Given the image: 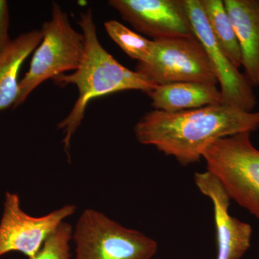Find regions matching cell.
Segmentation results:
<instances>
[{
	"mask_svg": "<svg viewBox=\"0 0 259 259\" xmlns=\"http://www.w3.org/2000/svg\"><path fill=\"white\" fill-rule=\"evenodd\" d=\"M259 128V111L219 104L183 111L154 110L135 126L140 144L153 146L183 166L199 161L218 140Z\"/></svg>",
	"mask_w": 259,
	"mask_h": 259,
	"instance_id": "cell-1",
	"label": "cell"
},
{
	"mask_svg": "<svg viewBox=\"0 0 259 259\" xmlns=\"http://www.w3.org/2000/svg\"><path fill=\"white\" fill-rule=\"evenodd\" d=\"M77 23L84 37V52L81 64L74 72L61 74L53 79L59 86L74 85L79 92L71 112L58 125L64 132L63 143L69 160L71 139L93 99L125 90H141L146 93L157 87L137 71L122 66L102 47L97 36L93 10L80 13Z\"/></svg>",
	"mask_w": 259,
	"mask_h": 259,
	"instance_id": "cell-2",
	"label": "cell"
},
{
	"mask_svg": "<svg viewBox=\"0 0 259 259\" xmlns=\"http://www.w3.org/2000/svg\"><path fill=\"white\" fill-rule=\"evenodd\" d=\"M42 40L30 62V69L19 83L14 107H18L44 81L78 69L84 52V37L70 23L60 5L52 3L51 19L42 24Z\"/></svg>",
	"mask_w": 259,
	"mask_h": 259,
	"instance_id": "cell-3",
	"label": "cell"
},
{
	"mask_svg": "<svg viewBox=\"0 0 259 259\" xmlns=\"http://www.w3.org/2000/svg\"><path fill=\"white\" fill-rule=\"evenodd\" d=\"M202 158L230 198L259 219V150L252 144L250 133L218 140Z\"/></svg>",
	"mask_w": 259,
	"mask_h": 259,
	"instance_id": "cell-4",
	"label": "cell"
},
{
	"mask_svg": "<svg viewBox=\"0 0 259 259\" xmlns=\"http://www.w3.org/2000/svg\"><path fill=\"white\" fill-rule=\"evenodd\" d=\"M72 239L75 259H151L158 249L152 238L93 209L81 213Z\"/></svg>",
	"mask_w": 259,
	"mask_h": 259,
	"instance_id": "cell-5",
	"label": "cell"
},
{
	"mask_svg": "<svg viewBox=\"0 0 259 259\" xmlns=\"http://www.w3.org/2000/svg\"><path fill=\"white\" fill-rule=\"evenodd\" d=\"M154 53L147 63H138L136 71L156 85L196 82L216 85L215 71L195 36L154 40Z\"/></svg>",
	"mask_w": 259,
	"mask_h": 259,
	"instance_id": "cell-6",
	"label": "cell"
},
{
	"mask_svg": "<svg viewBox=\"0 0 259 259\" xmlns=\"http://www.w3.org/2000/svg\"><path fill=\"white\" fill-rule=\"evenodd\" d=\"M76 209L74 204H66L47 215L32 217L21 209L18 194L7 192L0 221V257L20 252L28 259L33 258L49 237Z\"/></svg>",
	"mask_w": 259,
	"mask_h": 259,
	"instance_id": "cell-7",
	"label": "cell"
},
{
	"mask_svg": "<svg viewBox=\"0 0 259 259\" xmlns=\"http://www.w3.org/2000/svg\"><path fill=\"white\" fill-rule=\"evenodd\" d=\"M182 3L194 36L202 44L215 71L222 104L253 112L257 103L253 87L218 44L200 0H182Z\"/></svg>",
	"mask_w": 259,
	"mask_h": 259,
	"instance_id": "cell-8",
	"label": "cell"
},
{
	"mask_svg": "<svg viewBox=\"0 0 259 259\" xmlns=\"http://www.w3.org/2000/svg\"><path fill=\"white\" fill-rule=\"evenodd\" d=\"M108 5L153 40L194 36L182 0H110Z\"/></svg>",
	"mask_w": 259,
	"mask_h": 259,
	"instance_id": "cell-9",
	"label": "cell"
},
{
	"mask_svg": "<svg viewBox=\"0 0 259 259\" xmlns=\"http://www.w3.org/2000/svg\"><path fill=\"white\" fill-rule=\"evenodd\" d=\"M194 182L201 193L212 201L217 232V259H240L250 246L252 228L228 212L231 198L210 172H197Z\"/></svg>",
	"mask_w": 259,
	"mask_h": 259,
	"instance_id": "cell-10",
	"label": "cell"
},
{
	"mask_svg": "<svg viewBox=\"0 0 259 259\" xmlns=\"http://www.w3.org/2000/svg\"><path fill=\"white\" fill-rule=\"evenodd\" d=\"M236 32L241 54V66L252 87L259 86V1L224 0Z\"/></svg>",
	"mask_w": 259,
	"mask_h": 259,
	"instance_id": "cell-11",
	"label": "cell"
},
{
	"mask_svg": "<svg viewBox=\"0 0 259 259\" xmlns=\"http://www.w3.org/2000/svg\"><path fill=\"white\" fill-rule=\"evenodd\" d=\"M151 106L156 110L175 112L222 104L216 85L196 82H177L158 85L146 93Z\"/></svg>",
	"mask_w": 259,
	"mask_h": 259,
	"instance_id": "cell-12",
	"label": "cell"
},
{
	"mask_svg": "<svg viewBox=\"0 0 259 259\" xmlns=\"http://www.w3.org/2000/svg\"><path fill=\"white\" fill-rule=\"evenodd\" d=\"M42 40L41 29L24 32L0 52V112L14 106L19 94L20 68Z\"/></svg>",
	"mask_w": 259,
	"mask_h": 259,
	"instance_id": "cell-13",
	"label": "cell"
},
{
	"mask_svg": "<svg viewBox=\"0 0 259 259\" xmlns=\"http://www.w3.org/2000/svg\"><path fill=\"white\" fill-rule=\"evenodd\" d=\"M213 35L225 54L237 68L241 66V54L236 32L222 0H200Z\"/></svg>",
	"mask_w": 259,
	"mask_h": 259,
	"instance_id": "cell-14",
	"label": "cell"
},
{
	"mask_svg": "<svg viewBox=\"0 0 259 259\" xmlns=\"http://www.w3.org/2000/svg\"><path fill=\"white\" fill-rule=\"evenodd\" d=\"M105 28L110 38L138 63H147L152 57L154 40H148L115 20L105 22Z\"/></svg>",
	"mask_w": 259,
	"mask_h": 259,
	"instance_id": "cell-15",
	"label": "cell"
},
{
	"mask_svg": "<svg viewBox=\"0 0 259 259\" xmlns=\"http://www.w3.org/2000/svg\"><path fill=\"white\" fill-rule=\"evenodd\" d=\"M72 235L71 225L63 222L49 237L37 255L29 259H71L70 242Z\"/></svg>",
	"mask_w": 259,
	"mask_h": 259,
	"instance_id": "cell-16",
	"label": "cell"
},
{
	"mask_svg": "<svg viewBox=\"0 0 259 259\" xmlns=\"http://www.w3.org/2000/svg\"><path fill=\"white\" fill-rule=\"evenodd\" d=\"M9 26L10 15L8 3L4 0H0V52L12 40L8 35Z\"/></svg>",
	"mask_w": 259,
	"mask_h": 259,
	"instance_id": "cell-17",
	"label": "cell"
},
{
	"mask_svg": "<svg viewBox=\"0 0 259 259\" xmlns=\"http://www.w3.org/2000/svg\"><path fill=\"white\" fill-rule=\"evenodd\" d=\"M258 1H259V0H258Z\"/></svg>",
	"mask_w": 259,
	"mask_h": 259,
	"instance_id": "cell-18",
	"label": "cell"
}]
</instances>
